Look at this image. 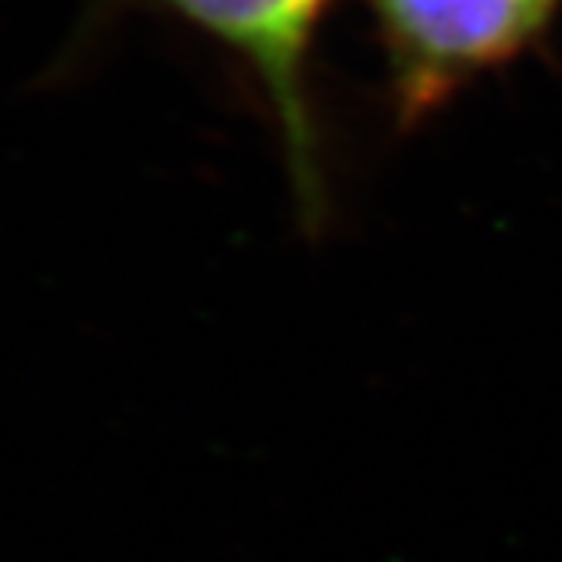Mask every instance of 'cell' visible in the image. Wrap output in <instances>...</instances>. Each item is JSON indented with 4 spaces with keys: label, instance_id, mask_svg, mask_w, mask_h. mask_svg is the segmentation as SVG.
<instances>
[{
    "label": "cell",
    "instance_id": "cell-1",
    "mask_svg": "<svg viewBox=\"0 0 562 562\" xmlns=\"http://www.w3.org/2000/svg\"><path fill=\"white\" fill-rule=\"evenodd\" d=\"M390 68L393 112L420 123L481 75L532 52L562 0H367Z\"/></svg>",
    "mask_w": 562,
    "mask_h": 562
},
{
    "label": "cell",
    "instance_id": "cell-2",
    "mask_svg": "<svg viewBox=\"0 0 562 562\" xmlns=\"http://www.w3.org/2000/svg\"><path fill=\"white\" fill-rule=\"evenodd\" d=\"M211 34L234 52L268 99L278 123L295 204L305 224L326 214L323 139L308 99V58L333 0H143Z\"/></svg>",
    "mask_w": 562,
    "mask_h": 562
}]
</instances>
